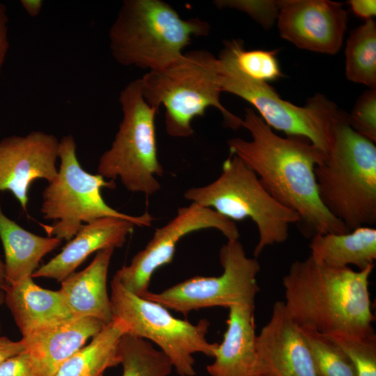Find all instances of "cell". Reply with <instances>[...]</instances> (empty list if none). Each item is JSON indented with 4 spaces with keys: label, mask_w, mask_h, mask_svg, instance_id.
Wrapping results in <instances>:
<instances>
[{
    "label": "cell",
    "mask_w": 376,
    "mask_h": 376,
    "mask_svg": "<svg viewBox=\"0 0 376 376\" xmlns=\"http://www.w3.org/2000/svg\"><path fill=\"white\" fill-rule=\"evenodd\" d=\"M217 58L205 50L184 54L168 68L149 71L140 79L143 95L151 106L165 109L167 134L187 138L194 134L192 120L214 107L226 127L237 130L242 118L228 111L221 102L222 92L217 79Z\"/></svg>",
    "instance_id": "cell-5"
},
{
    "label": "cell",
    "mask_w": 376,
    "mask_h": 376,
    "mask_svg": "<svg viewBox=\"0 0 376 376\" xmlns=\"http://www.w3.org/2000/svg\"><path fill=\"white\" fill-rule=\"evenodd\" d=\"M210 228L219 230L228 240H239L235 222L212 209L194 203L179 208L176 215L155 230L144 249L136 253L128 265L118 269L113 279L131 292L143 296L149 291L153 274L172 262L180 240L194 232Z\"/></svg>",
    "instance_id": "cell-12"
},
{
    "label": "cell",
    "mask_w": 376,
    "mask_h": 376,
    "mask_svg": "<svg viewBox=\"0 0 376 376\" xmlns=\"http://www.w3.org/2000/svg\"><path fill=\"white\" fill-rule=\"evenodd\" d=\"M22 340L13 341L5 336H0V365L8 359L24 351Z\"/></svg>",
    "instance_id": "cell-33"
},
{
    "label": "cell",
    "mask_w": 376,
    "mask_h": 376,
    "mask_svg": "<svg viewBox=\"0 0 376 376\" xmlns=\"http://www.w3.org/2000/svg\"><path fill=\"white\" fill-rule=\"evenodd\" d=\"M311 256L325 265L359 270L376 260V229L362 226L345 233H315L309 244Z\"/></svg>",
    "instance_id": "cell-22"
},
{
    "label": "cell",
    "mask_w": 376,
    "mask_h": 376,
    "mask_svg": "<svg viewBox=\"0 0 376 376\" xmlns=\"http://www.w3.org/2000/svg\"><path fill=\"white\" fill-rule=\"evenodd\" d=\"M347 13L329 0H284L277 19L281 38L300 49L327 54L342 47Z\"/></svg>",
    "instance_id": "cell-14"
},
{
    "label": "cell",
    "mask_w": 376,
    "mask_h": 376,
    "mask_svg": "<svg viewBox=\"0 0 376 376\" xmlns=\"http://www.w3.org/2000/svg\"><path fill=\"white\" fill-rule=\"evenodd\" d=\"M93 318H74L22 338L26 350L37 357L45 366L50 376L90 338L104 326Z\"/></svg>",
    "instance_id": "cell-20"
},
{
    "label": "cell",
    "mask_w": 376,
    "mask_h": 376,
    "mask_svg": "<svg viewBox=\"0 0 376 376\" xmlns=\"http://www.w3.org/2000/svg\"><path fill=\"white\" fill-rule=\"evenodd\" d=\"M253 376H318L306 338L283 301L274 304L256 336Z\"/></svg>",
    "instance_id": "cell-15"
},
{
    "label": "cell",
    "mask_w": 376,
    "mask_h": 376,
    "mask_svg": "<svg viewBox=\"0 0 376 376\" xmlns=\"http://www.w3.org/2000/svg\"><path fill=\"white\" fill-rule=\"evenodd\" d=\"M113 318L121 321L128 334L152 341L170 359L180 376H194L193 354L214 357L218 343L207 340L210 322L194 324L175 318L155 301L135 295L112 279L110 296Z\"/></svg>",
    "instance_id": "cell-9"
},
{
    "label": "cell",
    "mask_w": 376,
    "mask_h": 376,
    "mask_svg": "<svg viewBox=\"0 0 376 376\" xmlns=\"http://www.w3.org/2000/svg\"><path fill=\"white\" fill-rule=\"evenodd\" d=\"M59 140L52 134L32 131L0 141V192L10 191L26 212L28 191L38 178L52 181L56 175Z\"/></svg>",
    "instance_id": "cell-13"
},
{
    "label": "cell",
    "mask_w": 376,
    "mask_h": 376,
    "mask_svg": "<svg viewBox=\"0 0 376 376\" xmlns=\"http://www.w3.org/2000/svg\"><path fill=\"white\" fill-rule=\"evenodd\" d=\"M255 304L229 308L227 328L217 344L214 361L207 366L210 376H253L256 361Z\"/></svg>",
    "instance_id": "cell-18"
},
{
    "label": "cell",
    "mask_w": 376,
    "mask_h": 376,
    "mask_svg": "<svg viewBox=\"0 0 376 376\" xmlns=\"http://www.w3.org/2000/svg\"><path fill=\"white\" fill-rule=\"evenodd\" d=\"M373 268L332 267L311 256L295 260L282 281L287 313L299 327L327 336L375 334L369 291Z\"/></svg>",
    "instance_id": "cell-2"
},
{
    "label": "cell",
    "mask_w": 376,
    "mask_h": 376,
    "mask_svg": "<svg viewBox=\"0 0 376 376\" xmlns=\"http://www.w3.org/2000/svg\"><path fill=\"white\" fill-rule=\"evenodd\" d=\"M58 158L60 166L56 177L42 191L40 212L52 225L42 226L49 237L70 241L81 226L102 217H117L132 221L138 226H150L152 217L146 212L130 215L110 207L101 195L103 188L113 189V180L86 172L77 155V144L72 134L59 140Z\"/></svg>",
    "instance_id": "cell-7"
},
{
    "label": "cell",
    "mask_w": 376,
    "mask_h": 376,
    "mask_svg": "<svg viewBox=\"0 0 376 376\" xmlns=\"http://www.w3.org/2000/svg\"><path fill=\"white\" fill-rule=\"evenodd\" d=\"M0 240L5 256V280L15 285L32 277L41 259L61 240L32 233L7 217L0 207Z\"/></svg>",
    "instance_id": "cell-21"
},
{
    "label": "cell",
    "mask_w": 376,
    "mask_h": 376,
    "mask_svg": "<svg viewBox=\"0 0 376 376\" xmlns=\"http://www.w3.org/2000/svg\"><path fill=\"white\" fill-rule=\"evenodd\" d=\"M218 58L233 67L245 77L267 83L283 77L276 52L262 49L246 50L239 39L227 40Z\"/></svg>",
    "instance_id": "cell-26"
},
{
    "label": "cell",
    "mask_w": 376,
    "mask_h": 376,
    "mask_svg": "<svg viewBox=\"0 0 376 376\" xmlns=\"http://www.w3.org/2000/svg\"><path fill=\"white\" fill-rule=\"evenodd\" d=\"M299 328L309 347L318 376H357L347 355L328 336Z\"/></svg>",
    "instance_id": "cell-27"
},
{
    "label": "cell",
    "mask_w": 376,
    "mask_h": 376,
    "mask_svg": "<svg viewBox=\"0 0 376 376\" xmlns=\"http://www.w3.org/2000/svg\"><path fill=\"white\" fill-rule=\"evenodd\" d=\"M213 3L218 8L242 11L265 29H269L277 21L284 0H216Z\"/></svg>",
    "instance_id": "cell-29"
},
{
    "label": "cell",
    "mask_w": 376,
    "mask_h": 376,
    "mask_svg": "<svg viewBox=\"0 0 376 376\" xmlns=\"http://www.w3.org/2000/svg\"><path fill=\"white\" fill-rule=\"evenodd\" d=\"M134 226L131 221L117 217H102L84 224L58 254L33 272L32 278L61 282L93 252L123 246Z\"/></svg>",
    "instance_id": "cell-16"
},
{
    "label": "cell",
    "mask_w": 376,
    "mask_h": 376,
    "mask_svg": "<svg viewBox=\"0 0 376 376\" xmlns=\"http://www.w3.org/2000/svg\"><path fill=\"white\" fill-rule=\"evenodd\" d=\"M347 3L357 16L366 20L373 19L376 15L375 0H350Z\"/></svg>",
    "instance_id": "cell-34"
},
{
    "label": "cell",
    "mask_w": 376,
    "mask_h": 376,
    "mask_svg": "<svg viewBox=\"0 0 376 376\" xmlns=\"http://www.w3.org/2000/svg\"><path fill=\"white\" fill-rule=\"evenodd\" d=\"M223 272L218 276H194L143 298L187 315L201 308L255 304L259 291L258 261L246 256L239 240H228L219 251Z\"/></svg>",
    "instance_id": "cell-11"
},
{
    "label": "cell",
    "mask_w": 376,
    "mask_h": 376,
    "mask_svg": "<svg viewBox=\"0 0 376 376\" xmlns=\"http://www.w3.org/2000/svg\"><path fill=\"white\" fill-rule=\"evenodd\" d=\"M7 8L0 2V75L10 47Z\"/></svg>",
    "instance_id": "cell-32"
},
{
    "label": "cell",
    "mask_w": 376,
    "mask_h": 376,
    "mask_svg": "<svg viewBox=\"0 0 376 376\" xmlns=\"http://www.w3.org/2000/svg\"><path fill=\"white\" fill-rule=\"evenodd\" d=\"M345 75L353 82L376 86V23L366 19L349 36L345 52Z\"/></svg>",
    "instance_id": "cell-24"
},
{
    "label": "cell",
    "mask_w": 376,
    "mask_h": 376,
    "mask_svg": "<svg viewBox=\"0 0 376 376\" xmlns=\"http://www.w3.org/2000/svg\"><path fill=\"white\" fill-rule=\"evenodd\" d=\"M123 376H169L173 366L168 357L147 340L125 334L118 343Z\"/></svg>",
    "instance_id": "cell-25"
},
{
    "label": "cell",
    "mask_w": 376,
    "mask_h": 376,
    "mask_svg": "<svg viewBox=\"0 0 376 376\" xmlns=\"http://www.w3.org/2000/svg\"><path fill=\"white\" fill-rule=\"evenodd\" d=\"M0 376H50V374L37 357L25 350L0 365Z\"/></svg>",
    "instance_id": "cell-31"
},
{
    "label": "cell",
    "mask_w": 376,
    "mask_h": 376,
    "mask_svg": "<svg viewBox=\"0 0 376 376\" xmlns=\"http://www.w3.org/2000/svg\"><path fill=\"white\" fill-rule=\"evenodd\" d=\"M315 173L321 202L350 230L376 223V146L350 126L341 110L333 122L329 152Z\"/></svg>",
    "instance_id": "cell-3"
},
{
    "label": "cell",
    "mask_w": 376,
    "mask_h": 376,
    "mask_svg": "<svg viewBox=\"0 0 376 376\" xmlns=\"http://www.w3.org/2000/svg\"><path fill=\"white\" fill-rule=\"evenodd\" d=\"M347 120L356 132L375 143V88H370L358 98L351 113L347 114Z\"/></svg>",
    "instance_id": "cell-30"
},
{
    "label": "cell",
    "mask_w": 376,
    "mask_h": 376,
    "mask_svg": "<svg viewBox=\"0 0 376 376\" xmlns=\"http://www.w3.org/2000/svg\"><path fill=\"white\" fill-rule=\"evenodd\" d=\"M328 336L347 355L357 376H376V334L367 337L347 335Z\"/></svg>",
    "instance_id": "cell-28"
},
{
    "label": "cell",
    "mask_w": 376,
    "mask_h": 376,
    "mask_svg": "<svg viewBox=\"0 0 376 376\" xmlns=\"http://www.w3.org/2000/svg\"><path fill=\"white\" fill-rule=\"evenodd\" d=\"M210 31L207 22L196 17L183 19L162 0H125L108 36L116 61L149 72L175 63L193 37L207 36Z\"/></svg>",
    "instance_id": "cell-4"
},
{
    "label": "cell",
    "mask_w": 376,
    "mask_h": 376,
    "mask_svg": "<svg viewBox=\"0 0 376 376\" xmlns=\"http://www.w3.org/2000/svg\"><path fill=\"white\" fill-rule=\"evenodd\" d=\"M184 198L212 209L234 222L248 218L253 221L259 234L255 257L267 246L284 242L288 237L290 226L300 221L297 213L278 202L256 174L230 154L215 180L188 189Z\"/></svg>",
    "instance_id": "cell-6"
},
{
    "label": "cell",
    "mask_w": 376,
    "mask_h": 376,
    "mask_svg": "<svg viewBox=\"0 0 376 376\" xmlns=\"http://www.w3.org/2000/svg\"><path fill=\"white\" fill-rule=\"evenodd\" d=\"M20 4L29 16L36 17L42 11L44 2L42 0H21Z\"/></svg>",
    "instance_id": "cell-35"
},
{
    "label": "cell",
    "mask_w": 376,
    "mask_h": 376,
    "mask_svg": "<svg viewBox=\"0 0 376 376\" xmlns=\"http://www.w3.org/2000/svg\"><path fill=\"white\" fill-rule=\"evenodd\" d=\"M126 333L124 324L113 318L89 344L65 361L52 376H102L106 369L120 363L118 343Z\"/></svg>",
    "instance_id": "cell-23"
},
{
    "label": "cell",
    "mask_w": 376,
    "mask_h": 376,
    "mask_svg": "<svg viewBox=\"0 0 376 376\" xmlns=\"http://www.w3.org/2000/svg\"><path fill=\"white\" fill-rule=\"evenodd\" d=\"M123 118L110 148L99 159L97 174L119 179L130 191L146 196L161 188L157 177L164 174L157 157L155 116L158 109L145 100L140 79L120 92Z\"/></svg>",
    "instance_id": "cell-8"
},
{
    "label": "cell",
    "mask_w": 376,
    "mask_h": 376,
    "mask_svg": "<svg viewBox=\"0 0 376 376\" xmlns=\"http://www.w3.org/2000/svg\"><path fill=\"white\" fill-rule=\"evenodd\" d=\"M3 291L22 338L76 318L59 290L41 288L32 277L15 285L5 283Z\"/></svg>",
    "instance_id": "cell-17"
},
{
    "label": "cell",
    "mask_w": 376,
    "mask_h": 376,
    "mask_svg": "<svg viewBox=\"0 0 376 376\" xmlns=\"http://www.w3.org/2000/svg\"><path fill=\"white\" fill-rule=\"evenodd\" d=\"M217 58V79L222 92L249 102L272 130L287 136L306 138L327 155L333 122L339 110L334 102L318 93L304 107L297 106L283 100L268 83L248 78L231 65Z\"/></svg>",
    "instance_id": "cell-10"
},
{
    "label": "cell",
    "mask_w": 376,
    "mask_h": 376,
    "mask_svg": "<svg viewBox=\"0 0 376 376\" xmlns=\"http://www.w3.org/2000/svg\"><path fill=\"white\" fill-rule=\"evenodd\" d=\"M5 283V265L0 259V305L5 302V293L3 291V285Z\"/></svg>",
    "instance_id": "cell-36"
},
{
    "label": "cell",
    "mask_w": 376,
    "mask_h": 376,
    "mask_svg": "<svg viewBox=\"0 0 376 376\" xmlns=\"http://www.w3.org/2000/svg\"><path fill=\"white\" fill-rule=\"evenodd\" d=\"M114 249L110 247L98 251L86 268L73 272L61 282L59 290L75 317L93 318L104 324L113 320L107 279Z\"/></svg>",
    "instance_id": "cell-19"
},
{
    "label": "cell",
    "mask_w": 376,
    "mask_h": 376,
    "mask_svg": "<svg viewBox=\"0 0 376 376\" xmlns=\"http://www.w3.org/2000/svg\"><path fill=\"white\" fill-rule=\"evenodd\" d=\"M242 127L251 139H229L230 154L250 168L278 202L297 213L314 234L350 231L319 197L315 169L327 157L323 152L306 138L279 136L251 108L245 109Z\"/></svg>",
    "instance_id": "cell-1"
}]
</instances>
